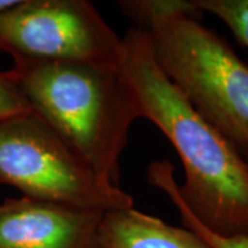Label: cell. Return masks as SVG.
I'll list each match as a JSON object with an SVG mask.
<instances>
[{
    "label": "cell",
    "mask_w": 248,
    "mask_h": 248,
    "mask_svg": "<svg viewBox=\"0 0 248 248\" xmlns=\"http://www.w3.org/2000/svg\"><path fill=\"white\" fill-rule=\"evenodd\" d=\"M120 73L140 117L148 119L175 148L185 170L179 193L195 218L225 237H248V164L207 123L157 65L141 28L123 37Z\"/></svg>",
    "instance_id": "cell-1"
},
{
    "label": "cell",
    "mask_w": 248,
    "mask_h": 248,
    "mask_svg": "<svg viewBox=\"0 0 248 248\" xmlns=\"http://www.w3.org/2000/svg\"><path fill=\"white\" fill-rule=\"evenodd\" d=\"M149 35L157 65L196 112L248 157V65L185 0L119 1Z\"/></svg>",
    "instance_id": "cell-2"
},
{
    "label": "cell",
    "mask_w": 248,
    "mask_h": 248,
    "mask_svg": "<svg viewBox=\"0 0 248 248\" xmlns=\"http://www.w3.org/2000/svg\"><path fill=\"white\" fill-rule=\"evenodd\" d=\"M9 72L33 113L119 186L120 157L131 124L141 119L120 68L16 57Z\"/></svg>",
    "instance_id": "cell-3"
},
{
    "label": "cell",
    "mask_w": 248,
    "mask_h": 248,
    "mask_svg": "<svg viewBox=\"0 0 248 248\" xmlns=\"http://www.w3.org/2000/svg\"><path fill=\"white\" fill-rule=\"evenodd\" d=\"M0 184L24 196L93 211L133 208L131 196L101 178L36 113L0 120Z\"/></svg>",
    "instance_id": "cell-4"
},
{
    "label": "cell",
    "mask_w": 248,
    "mask_h": 248,
    "mask_svg": "<svg viewBox=\"0 0 248 248\" xmlns=\"http://www.w3.org/2000/svg\"><path fill=\"white\" fill-rule=\"evenodd\" d=\"M1 51L13 58L120 68L123 37L87 0H24L0 14Z\"/></svg>",
    "instance_id": "cell-5"
},
{
    "label": "cell",
    "mask_w": 248,
    "mask_h": 248,
    "mask_svg": "<svg viewBox=\"0 0 248 248\" xmlns=\"http://www.w3.org/2000/svg\"><path fill=\"white\" fill-rule=\"evenodd\" d=\"M104 213L35 200L0 203V248H99Z\"/></svg>",
    "instance_id": "cell-6"
},
{
    "label": "cell",
    "mask_w": 248,
    "mask_h": 248,
    "mask_svg": "<svg viewBox=\"0 0 248 248\" xmlns=\"http://www.w3.org/2000/svg\"><path fill=\"white\" fill-rule=\"evenodd\" d=\"M99 248H208L187 228L169 225L135 208L104 213L98 226Z\"/></svg>",
    "instance_id": "cell-7"
},
{
    "label": "cell",
    "mask_w": 248,
    "mask_h": 248,
    "mask_svg": "<svg viewBox=\"0 0 248 248\" xmlns=\"http://www.w3.org/2000/svg\"><path fill=\"white\" fill-rule=\"evenodd\" d=\"M148 181L156 186L161 192L169 196L171 203L177 207L181 219L185 223V228L192 231L207 244L208 248H248V237H225L214 232L208 231L203 223L197 221L192 211L187 208L185 202L179 193V185L174 177V166L169 160L153 161L148 167Z\"/></svg>",
    "instance_id": "cell-8"
},
{
    "label": "cell",
    "mask_w": 248,
    "mask_h": 248,
    "mask_svg": "<svg viewBox=\"0 0 248 248\" xmlns=\"http://www.w3.org/2000/svg\"><path fill=\"white\" fill-rule=\"evenodd\" d=\"M195 4L219 18L240 43L248 47V0H195Z\"/></svg>",
    "instance_id": "cell-9"
},
{
    "label": "cell",
    "mask_w": 248,
    "mask_h": 248,
    "mask_svg": "<svg viewBox=\"0 0 248 248\" xmlns=\"http://www.w3.org/2000/svg\"><path fill=\"white\" fill-rule=\"evenodd\" d=\"M32 112L27 98L11 78L10 72H0V120Z\"/></svg>",
    "instance_id": "cell-10"
},
{
    "label": "cell",
    "mask_w": 248,
    "mask_h": 248,
    "mask_svg": "<svg viewBox=\"0 0 248 248\" xmlns=\"http://www.w3.org/2000/svg\"><path fill=\"white\" fill-rule=\"evenodd\" d=\"M18 3H19V0H0V14L16 7Z\"/></svg>",
    "instance_id": "cell-11"
},
{
    "label": "cell",
    "mask_w": 248,
    "mask_h": 248,
    "mask_svg": "<svg viewBox=\"0 0 248 248\" xmlns=\"http://www.w3.org/2000/svg\"><path fill=\"white\" fill-rule=\"evenodd\" d=\"M244 160H246V163H247V164H248V157H246V159H244Z\"/></svg>",
    "instance_id": "cell-12"
},
{
    "label": "cell",
    "mask_w": 248,
    "mask_h": 248,
    "mask_svg": "<svg viewBox=\"0 0 248 248\" xmlns=\"http://www.w3.org/2000/svg\"><path fill=\"white\" fill-rule=\"evenodd\" d=\"M0 51H1V45H0Z\"/></svg>",
    "instance_id": "cell-13"
}]
</instances>
